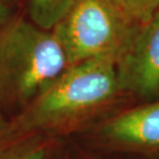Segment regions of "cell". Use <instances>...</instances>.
<instances>
[{"instance_id": "cell-10", "label": "cell", "mask_w": 159, "mask_h": 159, "mask_svg": "<svg viewBox=\"0 0 159 159\" xmlns=\"http://www.w3.org/2000/svg\"><path fill=\"white\" fill-rule=\"evenodd\" d=\"M4 123H5V121H4V117H2V114L0 112V127L4 125Z\"/></svg>"}, {"instance_id": "cell-7", "label": "cell", "mask_w": 159, "mask_h": 159, "mask_svg": "<svg viewBox=\"0 0 159 159\" xmlns=\"http://www.w3.org/2000/svg\"><path fill=\"white\" fill-rule=\"evenodd\" d=\"M0 159H47V150L41 143L20 142L0 148Z\"/></svg>"}, {"instance_id": "cell-8", "label": "cell", "mask_w": 159, "mask_h": 159, "mask_svg": "<svg viewBox=\"0 0 159 159\" xmlns=\"http://www.w3.org/2000/svg\"><path fill=\"white\" fill-rule=\"evenodd\" d=\"M132 16L140 24L146 23L159 11V0H123Z\"/></svg>"}, {"instance_id": "cell-1", "label": "cell", "mask_w": 159, "mask_h": 159, "mask_svg": "<svg viewBox=\"0 0 159 159\" xmlns=\"http://www.w3.org/2000/svg\"><path fill=\"white\" fill-rule=\"evenodd\" d=\"M67 67L53 31L23 18L0 27V104L27 107Z\"/></svg>"}, {"instance_id": "cell-3", "label": "cell", "mask_w": 159, "mask_h": 159, "mask_svg": "<svg viewBox=\"0 0 159 159\" xmlns=\"http://www.w3.org/2000/svg\"><path fill=\"white\" fill-rule=\"evenodd\" d=\"M140 25L123 0H71L52 31L72 66L93 58L117 63Z\"/></svg>"}, {"instance_id": "cell-9", "label": "cell", "mask_w": 159, "mask_h": 159, "mask_svg": "<svg viewBox=\"0 0 159 159\" xmlns=\"http://www.w3.org/2000/svg\"><path fill=\"white\" fill-rule=\"evenodd\" d=\"M11 19V12L6 0H0V27Z\"/></svg>"}, {"instance_id": "cell-5", "label": "cell", "mask_w": 159, "mask_h": 159, "mask_svg": "<svg viewBox=\"0 0 159 159\" xmlns=\"http://www.w3.org/2000/svg\"><path fill=\"white\" fill-rule=\"evenodd\" d=\"M108 140L139 150H159V100L118 114L102 127Z\"/></svg>"}, {"instance_id": "cell-6", "label": "cell", "mask_w": 159, "mask_h": 159, "mask_svg": "<svg viewBox=\"0 0 159 159\" xmlns=\"http://www.w3.org/2000/svg\"><path fill=\"white\" fill-rule=\"evenodd\" d=\"M71 0H29L31 21L40 29L52 31L67 11Z\"/></svg>"}, {"instance_id": "cell-2", "label": "cell", "mask_w": 159, "mask_h": 159, "mask_svg": "<svg viewBox=\"0 0 159 159\" xmlns=\"http://www.w3.org/2000/svg\"><path fill=\"white\" fill-rule=\"evenodd\" d=\"M116 60L93 58L68 66L18 118L23 130L63 125L108 102L119 93Z\"/></svg>"}, {"instance_id": "cell-4", "label": "cell", "mask_w": 159, "mask_h": 159, "mask_svg": "<svg viewBox=\"0 0 159 159\" xmlns=\"http://www.w3.org/2000/svg\"><path fill=\"white\" fill-rule=\"evenodd\" d=\"M116 70L120 92L146 99L159 97V11L140 25Z\"/></svg>"}]
</instances>
